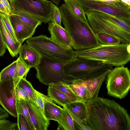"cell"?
<instances>
[{
    "label": "cell",
    "instance_id": "6da1fadb",
    "mask_svg": "<svg viewBox=\"0 0 130 130\" xmlns=\"http://www.w3.org/2000/svg\"><path fill=\"white\" fill-rule=\"evenodd\" d=\"M91 130H130V115L115 101L97 96L85 102Z\"/></svg>",
    "mask_w": 130,
    "mask_h": 130
},
{
    "label": "cell",
    "instance_id": "7a4b0ae2",
    "mask_svg": "<svg viewBox=\"0 0 130 130\" xmlns=\"http://www.w3.org/2000/svg\"><path fill=\"white\" fill-rule=\"evenodd\" d=\"M61 21L73 42L75 51L88 49L99 43L88 21L77 16L64 3L60 6Z\"/></svg>",
    "mask_w": 130,
    "mask_h": 130
},
{
    "label": "cell",
    "instance_id": "3957f363",
    "mask_svg": "<svg viewBox=\"0 0 130 130\" xmlns=\"http://www.w3.org/2000/svg\"><path fill=\"white\" fill-rule=\"evenodd\" d=\"M75 57L91 59L116 67L124 66L130 60V44L99 43L92 48L75 51Z\"/></svg>",
    "mask_w": 130,
    "mask_h": 130
},
{
    "label": "cell",
    "instance_id": "277c9868",
    "mask_svg": "<svg viewBox=\"0 0 130 130\" xmlns=\"http://www.w3.org/2000/svg\"><path fill=\"white\" fill-rule=\"evenodd\" d=\"M26 42L41 57L55 62L65 63L75 56L72 48L64 47L43 35L32 37L27 39Z\"/></svg>",
    "mask_w": 130,
    "mask_h": 130
},
{
    "label": "cell",
    "instance_id": "5b68a950",
    "mask_svg": "<svg viewBox=\"0 0 130 130\" xmlns=\"http://www.w3.org/2000/svg\"><path fill=\"white\" fill-rule=\"evenodd\" d=\"M112 65L91 59L75 57L63 67L67 75L74 79L86 80L96 77L112 69Z\"/></svg>",
    "mask_w": 130,
    "mask_h": 130
},
{
    "label": "cell",
    "instance_id": "8992f818",
    "mask_svg": "<svg viewBox=\"0 0 130 130\" xmlns=\"http://www.w3.org/2000/svg\"><path fill=\"white\" fill-rule=\"evenodd\" d=\"M85 14L94 32L107 33L117 37L122 43L130 44V32L108 19L102 12L92 10L86 12Z\"/></svg>",
    "mask_w": 130,
    "mask_h": 130
},
{
    "label": "cell",
    "instance_id": "52a82bcc",
    "mask_svg": "<svg viewBox=\"0 0 130 130\" xmlns=\"http://www.w3.org/2000/svg\"><path fill=\"white\" fill-rule=\"evenodd\" d=\"M65 63L55 62L41 57L40 62L35 68L36 77L43 84L49 86L61 82L70 84L74 79L64 72Z\"/></svg>",
    "mask_w": 130,
    "mask_h": 130
},
{
    "label": "cell",
    "instance_id": "ba28073f",
    "mask_svg": "<svg viewBox=\"0 0 130 130\" xmlns=\"http://www.w3.org/2000/svg\"><path fill=\"white\" fill-rule=\"evenodd\" d=\"M52 3L47 0H14L10 4L12 12H25L46 23L52 21Z\"/></svg>",
    "mask_w": 130,
    "mask_h": 130
},
{
    "label": "cell",
    "instance_id": "9c48e42d",
    "mask_svg": "<svg viewBox=\"0 0 130 130\" xmlns=\"http://www.w3.org/2000/svg\"><path fill=\"white\" fill-rule=\"evenodd\" d=\"M106 88L110 96L121 99L127 95L130 89V72L124 66L116 67L107 76Z\"/></svg>",
    "mask_w": 130,
    "mask_h": 130
},
{
    "label": "cell",
    "instance_id": "30bf717a",
    "mask_svg": "<svg viewBox=\"0 0 130 130\" xmlns=\"http://www.w3.org/2000/svg\"><path fill=\"white\" fill-rule=\"evenodd\" d=\"M82 6L85 13L98 11L112 15L130 22V6L119 0L115 3L75 0Z\"/></svg>",
    "mask_w": 130,
    "mask_h": 130
},
{
    "label": "cell",
    "instance_id": "8fae6325",
    "mask_svg": "<svg viewBox=\"0 0 130 130\" xmlns=\"http://www.w3.org/2000/svg\"><path fill=\"white\" fill-rule=\"evenodd\" d=\"M14 80L0 82V104L12 116L16 118V95Z\"/></svg>",
    "mask_w": 130,
    "mask_h": 130
},
{
    "label": "cell",
    "instance_id": "7c38bea8",
    "mask_svg": "<svg viewBox=\"0 0 130 130\" xmlns=\"http://www.w3.org/2000/svg\"><path fill=\"white\" fill-rule=\"evenodd\" d=\"M64 107L82 130H91L86 123L87 113L85 103L76 101L66 104Z\"/></svg>",
    "mask_w": 130,
    "mask_h": 130
},
{
    "label": "cell",
    "instance_id": "4fadbf2b",
    "mask_svg": "<svg viewBox=\"0 0 130 130\" xmlns=\"http://www.w3.org/2000/svg\"><path fill=\"white\" fill-rule=\"evenodd\" d=\"M10 20L17 41L23 43L32 37L36 29L22 21L14 14L10 16Z\"/></svg>",
    "mask_w": 130,
    "mask_h": 130
},
{
    "label": "cell",
    "instance_id": "5bb4252c",
    "mask_svg": "<svg viewBox=\"0 0 130 130\" xmlns=\"http://www.w3.org/2000/svg\"><path fill=\"white\" fill-rule=\"evenodd\" d=\"M48 30L53 41L64 47L72 48V40L65 28L50 22L48 23Z\"/></svg>",
    "mask_w": 130,
    "mask_h": 130
},
{
    "label": "cell",
    "instance_id": "9a60e30c",
    "mask_svg": "<svg viewBox=\"0 0 130 130\" xmlns=\"http://www.w3.org/2000/svg\"><path fill=\"white\" fill-rule=\"evenodd\" d=\"M30 119L35 130H47L50 120L43 114L35 102L30 100L27 101Z\"/></svg>",
    "mask_w": 130,
    "mask_h": 130
},
{
    "label": "cell",
    "instance_id": "2e32d148",
    "mask_svg": "<svg viewBox=\"0 0 130 130\" xmlns=\"http://www.w3.org/2000/svg\"><path fill=\"white\" fill-rule=\"evenodd\" d=\"M18 54L19 58L29 69L35 68L39 63L41 58L39 54L27 43L22 45Z\"/></svg>",
    "mask_w": 130,
    "mask_h": 130
},
{
    "label": "cell",
    "instance_id": "e0dca14e",
    "mask_svg": "<svg viewBox=\"0 0 130 130\" xmlns=\"http://www.w3.org/2000/svg\"><path fill=\"white\" fill-rule=\"evenodd\" d=\"M0 28L3 41L12 56H17L22 43L16 42L7 30L0 15Z\"/></svg>",
    "mask_w": 130,
    "mask_h": 130
},
{
    "label": "cell",
    "instance_id": "ac0fdd59",
    "mask_svg": "<svg viewBox=\"0 0 130 130\" xmlns=\"http://www.w3.org/2000/svg\"><path fill=\"white\" fill-rule=\"evenodd\" d=\"M110 70L96 77L84 80L88 91L89 100L98 96L101 86Z\"/></svg>",
    "mask_w": 130,
    "mask_h": 130
},
{
    "label": "cell",
    "instance_id": "d6986e66",
    "mask_svg": "<svg viewBox=\"0 0 130 130\" xmlns=\"http://www.w3.org/2000/svg\"><path fill=\"white\" fill-rule=\"evenodd\" d=\"M69 86L76 95L77 101L85 103L89 100L88 91L84 80L74 79L69 84Z\"/></svg>",
    "mask_w": 130,
    "mask_h": 130
},
{
    "label": "cell",
    "instance_id": "ffe728a7",
    "mask_svg": "<svg viewBox=\"0 0 130 130\" xmlns=\"http://www.w3.org/2000/svg\"><path fill=\"white\" fill-rule=\"evenodd\" d=\"M57 122L64 130H82L64 107L62 108L61 115Z\"/></svg>",
    "mask_w": 130,
    "mask_h": 130
},
{
    "label": "cell",
    "instance_id": "44dd1931",
    "mask_svg": "<svg viewBox=\"0 0 130 130\" xmlns=\"http://www.w3.org/2000/svg\"><path fill=\"white\" fill-rule=\"evenodd\" d=\"M48 86V96L58 105L63 107L66 104L72 102L68 96L60 91L51 85Z\"/></svg>",
    "mask_w": 130,
    "mask_h": 130
},
{
    "label": "cell",
    "instance_id": "7402d4cb",
    "mask_svg": "<svg viewBox=\"0 0 130 130\" xmlns=\"http://www.w3.org/2000/svg\"><path fill=\"white\" fill-rule=\"evenodd\" d=\"M62 110V108L53 102H47L44 104V116L49 120H53L57 122L61 115Z\"/></svg>",
    "mask_w": 130,
    "mask_h": 130
},
{
    "label": "cell",
    "instance_id": "603a6c76",
    "mask_svg": "<svg viewBox=\"0 0 130 130\" xmlns=\"http://www.w3.org/2000/svg\"><path fill=\"white\" fill-rule=\"evenodd\" d=\"M16 60L3 69L0 72V82L16 79L17 78Z\"/></svg>",
    "mask_w": 130,
    "mask_h": 130
},
{
    "label": "cell",
    "instance_id": "cb8c5ba5",
    "mask_svg": "<svg viewBox=\"0 0 130 130\" xmlns=\"http://www.w3.org/2000/svg\"><path fill=\"white\" fill-rule=\"evenodd\" d=\"M16 105L18 114L23 115L28 121L32 130H35L30 119L27 101L21 98H16Z\"/></svg>",
    "mask_w": 130,
    "mask_h": 130
},
{
    "label": "cell",
    "instance_id": "d4e9b609",
    "mask_svg": "<svg viewBox=\"0 0 130 130\" xmlns=\"http://www.w3.org/2000/svg\"><path fill=\"white\" fill-rule=\"evenodd\" d=\"M12 12V14L16 15L22 21L35 29L42 23L37 18L25 12L20 11Z\"/></svg>",
    "mask_w": 130,
    "mask_h": 130
},
{
    "label": "cell",
    "instance_id": "484cf974",
    "mask_svg": "<svg viewBox=\"0 0 130 130\" xmlns=\"http://www.w3.org/2000/svg\"><path fill=\"white\" fill-rule=\"evenodd\" d=\"M95 33L99 43L101 44L114 45L121 43L119 39L110 34L102 32H97Z\"/></svg>",
    "mask_w": 130,
    "mask_h": 130
},
{
    "label": "cell",
    "instance_id": "4316f807",
    "mask_svg": "<svg viewBox=\"0 0 130 130\" xmlns=\"http://www.w3.org/2000/svg\"><path fill=\"white\" fill-rule=\"evenodd\" d=\"M9 114L5 110L0 106V130H15L17 126V123H14L7 119Z\"/></svg>",
    "mask_w": 130,
    "mask_h": 130
},
{
    "label": "cell",
    "instance_id": "83f0119b",
    "mask_svg": "<svg viewBox=\"0 0 130 130\" xmlns=\"http://www.w3.org/2000/svg\"><path fill=\"white\" fill-rule=\"evenodd\" d=\"M64 3L78 17L85 21H88L81 5L75 0H65Z\"/></svg>",
    "mask_w": 130,
    "mask_h": 130
},
{
    "label": "cell",
    "instance_id": "f1b7e54d",
    "mask_svg": "<svg viewBox=\"0 0 130 130\" xmlns=\"http://www.w3.org/2000/svg\"><path fill=\"white\" fill-rule=\"evenodd\" d=\"M69 84L60 82L55 84H51L49 85L52 86L64 93L71 99L72 102L77 101L76 97L70 87Z\"/></svg>",
    "mask_w": 130,
    "mask_h": 130
},
{
    "label": "cell",
    "instance_id": "f546056e",
    "mask_svg": "<svg viewBox=\"0 0 130 130\" xmlns=\"http://www.w3.org/2000/svg\"><path fill=\"white\" fill-rule=\"evenodd\" d=\"M16 86L22 89L27 93L30 100L35 102L34 90L31 83L26 78H21Z\"/></svg>",
    "mask_w": 130,
    "mask_h": 130
},
{
    "label": "cell",
    "instance_id": "4dcf8cb0",
    "mask_svg": "<svg viewBox=\"0 0 130 130\" xmlns=\"http://www.w3.org/2000/svg\"><path fill=\"white\" fill-rule=\"evenodd\" d=\"M35 102L44 116V105L47 102H53V101L48 96L34 90Z\"/></svg>",
    "mask_w": 130,
    "mask_h": 130
},
{
    "label": "cell",
    "instance_id": "1f68e13d",
    "mask_svg": "<svg viewBox=\"0 0 130 130\" xmlns=\"http://www.w3.org/2000/svg\"><path fill=\"white\" fill-rule=\"evenodd\" d=\"M17 61V78L14 80V84L16 85L17 83L22 78H26V75L30 69L28 68L18 57Z\"/></svg>",
    "mask_w": 130,
    "mask_h": 130
},
{
    "label": "cell",
    "instance_id": "d6a6232c",
    "mask_svg": "<svg viewBox=\"0 0 130 130\" xmlns=\"http://www.w3.org/2000/svg\"><path fill=\"white\" fill-rule=\"evenodd\" d=\"M102 12L108 19L123 29L130 32V22L112 15Z\"/></svg>",
    "mask_w": 130,
    "mask_h": 130
},
{
    "label": "cell",
    "instance_id": "836d02e7",
    "mask_svg": "<svg viewBox=\"0 0 130 130\" xmlns=\"http://www.w3.org/2000/svg\"><path fill=\"white\" fill-rule=\"evenodd\" d=\"M1 15L5 26L13 40L16 42H18L16 38L10 20L9 15L0 13Z\"/></svg>",
    "mask_w": 130,
    "mask_h": 130
},
{
    "label": "cell",
    "instance_id": "e575fe53",
    "mask_svg": "<svg viewBox=\"0 0 130 130\" xmlns=\"http://www.w3.org/2000/svg\"><path fill=\"white\" fill-rule=\"evenodd\" d=\"M53 20L52 21L54 24L61 26V15L60 8L52 2L51 4Z\"/></svg>",
    "mask_w": 130,
    "mask_h": 130
},
{
    "label": "cell",
    "instance_id": "d590c367",
    "mask_svg": "<svg viewBox=\"0 0 130 130\" xmlns=\"http://www.w3.org/2000/svg\"><path fill=\"white\" fill-rule=\"evenodd\" d=\"M17 117L18 129L32 130L28 121L23 115L21 114H18Z\"/></svg>",
    "mask_w": 130,
    "mask_h": 130
},
{
    "label": "cell",
    "instance_id": "8d00e7d4",
    "mask_svg": "<svg viewBox=\"0 0 130 130\" xmlns=\"http://www.w3.org/2000/svg\"><path fill=\"white\" fill-rule=\"evenodd\" d=\"M0 13L9 15L12 14V8L8 0H0Z\"/></svg>",
    "mask_w": 130,
    "mask_h": 130
},
{
    "label": "cell",
    "instance_id": "74e56055",
    "mask_svg": "<svg viewBox=\"0 0 130 130\" xmlns=\"http://www.w3.org/2000/svg\"><path fill=\"white\" fill-rule=\"evenodd\" d=\"M15 90L16 98H21L27 101L30 100L26 92L21 88L16 86Z\"/></svg>",
    "mask_w": 130,
    "mask_h": 130
},
{
    "label": "cell",
    "instance_id": "f35d334b",
    "mask_svg": "<svg viewBox=\"0 0 130 130\" xmlns=\"http://www.w3.org/2000/svg\"><path fill=\"white\" fill-rule=\"evenodd\" d=\"M7 48L3 40L0 28V57L5 54Z\"/></svg>",
    "mask_w": 130,
    "mask_h": 130
},
{
    "label": "cell",
    "instance_id": "ab89813d",
    "mask_svg": "<svg viewBox=\"0 0 130 130\" xmlns=\"http://www.w3.org/2000/svg\"><path fill=\"white\" fill-rule=\"evenodd\" d=\"M86 1L101 2L109 3H115L119 0H84Z\"/></svg>",
    "mask_w": 130,
    "mask_h": 130
},
{
    "label": "cell",
    "instance_id": "60d3db41",
    "mask_svg": "<svg viewBox=\"0 0 130 130\" xmlns=\"http://www.w3.org/2000/svg\"><path fill=\"white\" fill-rule=\"evenodd\" d=\"M124 4L130 6V0H120Z\"/></svg>",
    "mask_w": 130,
    "mask_h": 130
},
{
    "label": "cell",
    "instance_id": "b9f144b4",
    "mask_svg": "<svg viewBox=\"0 0 130 130\" xmlns=\"http://www.w3.org/2000/svg\"><path fill=\"white\" fill-rule=\"evenodd\" d=\"M51 1L53 3L56 4L57 6H59L60 2V0H51Z\"/></svg>",
    "mask_w": 130,
    "mask_h": 130
},
{
    "label": "cell",
    "instance_id": "7bdbcfd3",
    "mask_svg": "<svg viewBox=\"0 0 130 130\" xmlns=\"http://www.w3.org/2000/svg\"><path fill=\"white\" fill-rule=\"evenodd\" d=\"M10 2V3H11L14 0H8Z\"/></svg>",
    "mask_w": 130,
    "mask_h": 130
},
{
    "label": "cell",
    "instance_id": "ee69618b",
    "mask_svg": "<svg viewBox=\"0 0 130 130\" xmlns=\"http://www.w3.org/2000/svg\"><path fill=\"white\" fill-rule=\"evenodd\" d=\"M63 0V1H64V0Z\"/></svg>",
    "mask_w": 130,
    "mask_h": 130
}]
</instances>
